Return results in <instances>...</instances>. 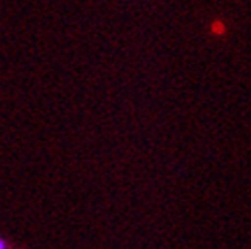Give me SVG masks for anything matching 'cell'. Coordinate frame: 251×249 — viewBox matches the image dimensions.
Here are the masks:
<instances>
[{
    "label": "cell",
    "instance_id": "cell-1",
    "mask_svg": "<svg viewBox=\"0 0 251 249\" xmlns=\"http://www.w3.org/2000/svg\"><path fill=\"white\" fill-rule=\"evenodd\" d=\"M0 249H7V244H5L4 239H0Z\"/></svg>",
    "mask_w": 251,
    "mask_h": 249
}]
</instances>
